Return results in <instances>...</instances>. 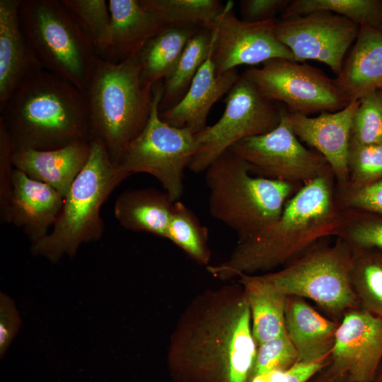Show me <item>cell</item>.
I'll list each match as a JSON object with an SVG mask.
<instances>
[{
	"instance_id": "cell-30",
	"label": "cell",
	"mask_w": 382,
	"mask_h": 382,
	"mask_svg": "<svg viewBox=\"0 0 382 382\" xmlns=\"http://www.w3.org/2000/svg\"><path fill=\"white\" fill-rule=\"evenodd\" d=\"M318 11L339 14L359 27L382 30V0H293L281 13L280 19Z\"/></svg>"
},
{
	"instance_id": "cell-6",
	"label": "cell",
	"mask_w": 382,
	"mask_h": 382,
	"mask_svg": "<svg viewBox=\"0 0 382 382\" xmlns=\"http://www.w3.org/2000/svg\"><path fill=\"white\" fill-rule=\"evenodd\" d=\"M128 176L103 141L93 138L88 160L64 199L52 231L32 244V254L56 263L64 255L73 257L81 244L99 240L105 229L101 207Z\"/></svg>"
},
{
	"instance_id": "cell-3",
	"label": "cell",
	"mask_w": 382,
	"mask_h": 382,
	"mask_svg": "<svg viewBox=\"0 0 382 382\" xmlns=\"http://www.w3.org/2000/svg\"><path fill=\"white\" fill-rule=\"evenodd\" d=\"M0 113L14 149L52 150L93 139L86 93L44 69L16 88Z\"/></svg>"
},
{
	"instance_id": "cell-31",
	"label": "cell",
	"mask_w": 382,
	"mask_h": 382,
	"mask_svg": "<svg viewBox=\"0 0 382 382\" xmlns=\"http://www.w3.org/2000/svg\"><path fill=\"white\" fill-rule=\"evenodd\" d=\"M97 54L105 58L111 45V21L105 0H61Z\"/></svg>"
},
{
	"instance_id": "cell-39",
	"label": "cell",
	"mask_w": 382,
	"mask_h": 382,
	"mask_svg": "<svg viewBox=\"0 0 382 382\" xmlns=\"http://www.w3.org/2000/svg\"><path fill=\"white\" fill-rule=\"evenodd\" d=\"M21 320L14 301L8 295L0 294V356L2 358L17 334Z\"/></svg>"
},
{
	"instance_id": "cell-26",
	"label": "cell",
	"mask_w": 382,
	"mask_h": 382,
	"mask_svg": "<svg viewBox=\"0 0 382 382\" xmlns=\"http://www.w3.org/2000/svg\"><path fill=\"white\" fill-rule=\"evenodd\" d=\"M200 29L166 26L148 41L138 54L141 80L146 88L152 89L172 73L187 43Z\"/></svg>"
},
{
	"instance_id": "cell-8",
	"label": "cell",
	"mask_w": 382,
	"mask_h": 382,
	"mask_svg": "<svg viewBox=\"0 0 382 382\" xmlns=\"http://www.w3.org/2000/svg\"><path fill=\"white\" fill-rule=\"evenodd\" d=\"M320 241L280 270L262 276L286 296L314 301L334 320L360 308L351 282L352 250L342 238Z\"/></svg>"
},
{
	"instance_id": "cell-7",
	"label": "cell",
	"mask_w": 382,
	"mask_h": 382,
	"mask_svg": "<svg viewBox=\"0 0 382 382\" xmlns=\"http://www.w3.org/2000/svg\"><path fill=\"white\" fill-rule=\"evenodd\" d=\"M24 34L42 69L83 92L99 56L61 0H21Z\"/></svg>"
},
{
	"instance_id": "cell-27",
	"label": "cell",
	"mask_w": 382,
	"mask_h": 382,
	"mask_svg": "<svg viewBox=\"0 0 382 382\" xmlns=\"http://www.w3.org/2000/svg\"><path fill=\"white\" fill-rule=\"evenodd\" d=\"M212 30L200 29L188 41L172 73L164 79L159 112L175 105L185 95L214 45Z\"/></svg>"
},
{
	"instance_id": "cell-23",
	"label": "cell",
	"mask_w": 382,
	"mask_h": 382,
	"mask_svg": "<svg viewBox=\"0 0 382 382\" xmlns=\"http://www.w3.org/2000/svg\"><path fill=\"white\" fill-rule=\"evenodd\" d=\"M111 45L103 58L117 63L139 54L154 36L166 27L140 0H108Z\"/></svg>"
},
{
	"instance_id": "cell-13",
	"label": "cell",
	"mask_w": 382,
	"mask_h": 382,
	"mask_svg": "<svg viewBox=\"0 0 382 382\" xmlns=\"http://www.w3.org/2000/svg\"><path fill=\"white\" fill-rule=\"evenodd\" d=\"M358 32L359 26L350 20L325 11L279 19L274 27L277 39L290 50L295 62H323L337 76Z\"/></svg>"
},
{
	"instance_id": "cell-18",
	"label": "cell",
	"mask_w": 382,
	"mask_h": 382,
	"mask_svg": "<svg viewBox=\"0 0 382 382\" xmlns=\"http://www.w3.org/2000/svg\"><path fill=\"white\" fill-rule=\"evenodd\" d=\"M213 50L214 45L183 98L160 114L162 120L167 124L187 128L195 134L202 130L207 127V116L213 105L227 94L239 79L236 69L220 75L216 74L212 61Z\"/></svg>"
},
{
	"instance_id": "cell-25",
	"label": "cell",
	"mask_w": 382,
	"mask_h": 382,
	"mask_svg": "<svg viewBox=\"0 0 382 382\" xmlns=\"http://www.w3.org/2000/svg\"><path fill=\"white\" fill-rule=\"evenodd\" d=\"M240 277L250 310L252 332L257 345L285 333L288 296L262 275L242 274Z\"/></svg>"
},
{
	"instance_id": "cell-4",
	"label": "cell",
	"mask_w": 382,
	"mask_h": 382,
	"mask_svg": "<svg viewBox=\"0 0 382 382\" xmlns=\"http://www.w3.org/2000/svg\"><path fill=\"white\" fill-rule=\"evenodd\" d=\"M205 181L210 214L236 233L238 243L276 221L301 187L252 175L247 163L229 149L207 168Z\"/></svg>"
},
{
	"instance_id": "cell-17",
	"label": "cell",
	"mask_w": 382,
	"mask_h": 382,
	"mask_svg": "<svg viewBox=\"0 0 382 382\" xmlns=\"http://www.w3.org/2000/svg\"><path fill=\"white\" fill-rule=\"evenodd\" d=\"M64 204V198L51 186L14 168L12 193L4 222L21 228L32 243L48 234Z\"/></svg>"
},
{
	"instance_id": "cell-24",
	"label": "cell",
	"mask_w": 382,
	"mask_h": 382,
	"mask_svg": "<svg viewBox=\"0 0 382 382\" xmlns=\"http://www.w3.org/2000/svg\"><path fill=\"white\" fill-rule=\"evenodd\" d=\"M173 203L164 191L151 188L127 190L116 199L114 214L126 229L166 238Z\"/></svg>"
},
{
	"instance_id": "cell-14",
	"label": "cell",
	"mask_w": 382,
	"mask_h": 382,
	"mask_svg": "<svg viewBox=\"0 0 382 382\" xmlns=\"http://www.w3.org/2000/svg\"><path fill=\"white\" fill-rule=\"evenodd\" d=\"M233 8L232 1L226 3L212 30V61L217 75L238 66H255L274 58L294 61L290 50L275 35V20L247 22L238 18Z\"/></svg>"
},
{
	"instance_id": "cell-12",
	"label": "cell",
	"mask_w": 382,
	"mask_h": 382,
	"mask_svg": "<svg viewBox=\"0 0 382 382\" xmlns=\"http://www.w3.org/2000/svg\"><path fill=\"white\" fill-rule=\"evenodd\" d=\"M248 165L255 176L303 186L333 174L325 158L306 148L292 131L287 110L282 105L281 120L271 132L243 139L230 149Z\"/></svg>"
},
{
	"instance_id": "cell-28",
	"label": "cell",
	"mask_w": 382,
	"mask_h": 382,
	"mask_svg": "<svg viewBox=\"0 0 382 382\" xmlns=\"http://www.w3.org/2000/svg\"><path fill=\"white\" fill-rule=\"evenodd\" d=\"M166 26L212 30L225 8L218 0H140Z\"/></svg>"
},
{
	"instance_id": "cell-43",
	"label": "cell",
	"mask_w": 382,
	"mask_h": 382,
	"mask_svg": "<svg viewBox=\"0 0 382 382\" xmlns=\"http://www.w3.org/2000/svg\"><path fill=\"white\" fill-rule=\"evenodd\" d=\"M372 382H382V361L378 367Z\"/></svg>"
},
{
	"instance_id": "cell-44",
	"label": "cell",
	"mask_w": 382,
	"mask_h": 382,
	"mask_svg": "<svg viewBox=\"0 0 382 382\" xmlns=\"http://www.w3.org/2000/svg\"><path fill=\"white\" fill-rule=\"evenodd\" d=\"M381 91H382V89H381Z\"/></svg>"
},
{
	"instance_id": "cell-29",
	"label": "cell",
	"mask_w": 382,
	"mask_h": 382,
	"mask_svg": "<svg viewBox=\"0 0 382 382\" xmlns=\"http://www.w3.org/2000/svg\"><path fill=\"white\" fill-rule=\"evenodd\" d=\"M352 250L351 282L359 306L382 319V250Z\"/></svg>"
},
{
	"instance_id": "cell-15",
	"label": "cell",
	"mask_w": 382,
	"mask_h": 382,
	"mask_svg": "<svg viewBox=\"0 0 382 382\" xmlns=\"http://www.w3.org/2000/svg\"><path fill=\"white\" fill-rule=\"evenodd\" d=\"M382 361V319L361 308L340 321L329 366L357 382H372Z\"/></svg>"
},
{
	"instance_id": "cell-10",
	"label": "cell",
	"mask_w": 382,
	"mask_h": 382,
	"mask_svg": "<svg viewBox=\"0 0 382 382\" xmlns=\"http://www.w3.org/2000/svg\"><path fill=\"white\" fill-rule=\"evenodd\" d=\"M281 110L282 105L263 97L242 74L226 94L220 119L195 134L196 151L188 168L205 171L238 141L271 132L279 124Z\"/></svg>"
},
{
	"instance_id": "cell-35",
	"label": "cell",
	"mask_w": 382,
	"mask_h": 382,
	"mask_svg": "<svg viewBox=\"0 0 382 382\" xmlns=\"http://www.w3.org/2000/svg\"><path fill=\"white\" fill-rule=\"evenodd\" d=\"M350 141L361 144H382V91L360 100L354 115Z\"/></svg>"
},
{
	"instance_id": "cell-9",
	"label": "cell",
	"mask_w": 382,
	"mask_h": 382,
	"mask_svg": "<svg viewBox=\"0 0 382 382\" xmlns=\"http://www.w3.org/2000/svg\"><path fill=\"white\" fill-rule=\"evenodd\" d=\"M152 93L148 122L128 145L119 165L129 175L136 173L153 175L175 202L183 195L184 170L196 151L195 134L162 120L159 112L162 96L160 82L153 87Z\"/></svg>"
},
{
	"instance_id": "cell-40",
	"label": "cell",
	"mask_w": 382,
	"mask_h": 382,
	"mask_svg": "<svg viewBox=\"0 0 382 382\" xmlns=\"http://www.w3.org/2000/svg\"><path fill=\"white\" fill-rule=\"evenodd\" d=\"M290 0H242L239 3L242 20L247 22H262L274 20V16L282 13Z\"/></svg>"
},
{
	"instance_id": "cell-16",
	"label": "cell",
	"mask_w": 382,
	"mask_h": 382,
	"mask_svg": "<svg viewBox=\"0 0 382 382\" xmlns=\"http://www.w3.org/2000/svg\"><path fill=\"white\" fill-rule=\"evenodd\" d=\"M359 103L360 100H353L342 110L321 112L313 117L287 110L289 122L295 135L328 161L337 180V190L345 188L349 180L350 133Z\"/></svg>"
},
{
	"instance_id": "cell-1",
	"label": "cell",
	"mask_w": 382,
	"mask_h": 382,
	"mask_svg": "<svg viewBox=\"0 0 382 382\" xmlns=\"http://www.w3.org/2000/svg\"><path fill=\"white\" fill-rule=\"evenodd\" d=\"M333 174L302 186L286 203L279 217L256 236L238 243L224 263L207 267L228 279L268 271L289 262L325 238L337 236L342 211L334 191Z\"/></svg>"
},
{
	"instance_id": "cell-5",
	"label": "cell",
	"mask_w": 382,
	"mask_h": 382,
	"mask_svg": "<svg viewBox=\"0 0 382 382\" xmlns=\"http://www.w3.org/2000/svg\"><path fill=\"white\" fill-rule=\"evenodd\" d=\"M152 89L141 82L138 54L117 63L98 57L85 92L91 133L117 164L148 122Z\"/></svg>"
},
{
	"instance_id": "cell-19",
	"label": "cell",
	"mask_w": 382,
	"mask_h": 382,
	"mask_svg": "<svg viewBox=\"0 0 382 382\" xmlns=\"http://www.w3.org/2000/svg\"><path fill=\"white\" fill-rule=\"evenodd\" d=\"M21 0H0V109L28 77L42 69L21 27Z\"/></svg>"
},
{
	"instance_id": "cell-42",
	"label": "cell",
	"mask_w": 382,
	"mask_h": 382,
	"mask_svg": "<svg viewBox=\"0 0 382 382\" xmlns=\"http://www.w3.org/2000/svg\"><path fill=\"white\" fill-rule=\"evenodd\" d=\"M330 363V362H329ZM308 382H357L348 375L339 372L329 364L317 372Z\"/></svg>"
},
{
	"instance_id": "cell-11",
	"label": "cell",
	"mask_w": 382,
	"mask_h": 382,
	"mask_svg": "<svg viewBox=\"0 0 382 382\" xmlns=\"http://www.w3.org/2000/svg\"><path fill=\"white\" fill-rule=\"evenodd\" d=\"M265 98L281 102L290 112L305 115L337 112L350 102L321 70L307 64L274 58L243 74Z\"/></svg>"
},
{
	"instance_id": "cell-21",
	"label": "cell",
	"mask_w": 382,
	"mask_h": 382,
	"mask_svg": "<svg viewBox=\"0 0 382 382\" xmlns=\"http://www.w3.org/2000/svg\"><path fill=\"white\" fill-rule=\"evenodd\" d=\"M339 323L322 316L305 299L287 296L285 328L299 362L311 364L329 360Z\"/></svg>"
},
{
	"instance_id": "cell-37",
	"label": "cell",
	"mask_w": 382,
	"mask_h": 382,
	"mask_svg": "<svg viewBox=\"0 0 382 382\" xmlns=\"http://www.w3.org/2000/svg\"><path fill=\"white\" fill-rule=\"evenodd\" d=\"M335 197L340 209L382 216V178L357 189L338 191Z\"/></svg>"
},
{
	"instance_id": "cell-33",
	"label": "cell",
	"mask_w": 382,
	"mask_h": 382,
	"mask_svg": "<svg viewBox=\"0 0 382 382\" xmlns=\"http://www.w3.org/2000/svg\"><path fill=\"white\" fill-rule=\"evenodd\" d=\"M337 238L352 249L382 250V216L355 209H342Z\"/></svg>"
},
{
	"instance_id": "cell-20",
	"label": "cell",
	"mask_w": 382,
	"mask_h": 382,
	"mask_svg": "<svg viewBox=\"0 0 382 382\" xmlns=\"http://www.w3.org/2000/svg\"><path fill=\"white\" fill-rule=\"evenodd\" d=\"M91 150V141L47 151L14 149L12 163L29 178L53 187L64 199L86 164Z\"/></svg>"
},
{
	"instance_id": "cell-41",
	"label": "cell",
	"mask_w": 382,
	"mask_h": 382,
	"mask_svg": "<svg viewBox=\"0 0 382 382\" xmlns=\"http://www.w3.org/2000/svg\"><path fill=\"white\" fill-rule=\"evenodd\" d=\"M326 365V361L311 364L298 361L291 368L284 371L277 382H308Z\"/></svg>"
},
{
	"instance_id": "cell-36",
	"label": "cell",
	"mask_w": 382,
	"mask_h": 382,
	"mask_svg": "<svg viewBox=\"0 0 382 382\" xmlns=\"http://www.w3.org/2000/svg\"><path fill=\"white\" fill-rule=\"evenodd\" d=\"M298 361V353L286 332L257 346L251 378L272 371H286Z\"/></svg>"
},
{
	"instance_id": "cell-34",
	"label": "cell",
	"mask_w": 382,
	"mask_h": 382,
	"mask_svg": "<svg viewBox=\"0 0 382 382\" xmlns=\"http://www.w3.org/2000/svg\"><path fill=\"white\" fill-rule=\"evenodd\" d=\"M349 180L343 190H354L382 178V144L349 142Z\"/></svg>"
},
{
	"instance_id": "cell-22",
	"label": "cell",
	"mask_w": 382,
	"mask_h": 382,
	"mask_svg": "<svg viewBox=\"0 0 382 382\" xmlns=\"http://www.w3.org/2000/svg\"><path fill=\"white\" fill-rule=\"evenodd\" d=\"M334 81L350 103L382 89V30L359 27L357 39Z\"/></svg>"
},
{
	"instance_id": "cell-32",
	"label": "cell",
	"mask_w": 382,
	"mask_h": 382,
	"mask_svg": "<svg viewBox=\"0 0 382 382\" xmlns=\"http://www.w3.org/2000/svg\"><path fill=\"white\" fill-rule=\"evenodd\" d=\"M208 231L183 202L173 203L166 238L202 264H207L209 259Z\"/></svg>"
},
{
	"instance_id": "cell-38",
	"label": "cell",
	"mask_w": 382,
	"mask_h": 382,
	"mask_svg": "<svg viewBox=\"0 0 382 382\" xmlns=\"http://www.w3.org/2000/svg\"><path fill=\"white\" fill-rule=\"evenodd\" d=\"M13 150L11 138L4 125L0 123V214L3 222L5 221L12 193Z\"/></svg>"
},
{
	"instance_id": "cell-2",
	"label": "cell",
	"mask_w": 382,
	"mask_h": 382,
	"mask_svg": "<svg viewBox=\"0 0 382 382\" xmlns=\"http://www.w3.org/2000/svg\"><path fill=\"white\" fill-rule=\"evenodd\" d=\"M257 345L243 294L210 307L180 336L170 370L177 382H250Z\"/></svg>"
}]
</instances>
